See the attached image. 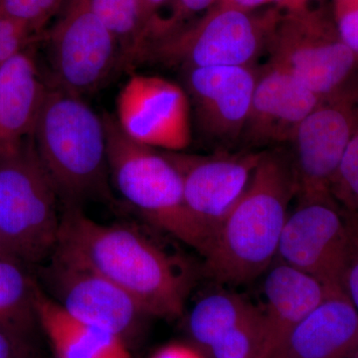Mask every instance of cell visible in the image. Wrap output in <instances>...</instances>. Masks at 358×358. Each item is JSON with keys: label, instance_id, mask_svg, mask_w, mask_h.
Returning a JSON list of instances; mask_svg holds the SVG:
<instances>
[{"label": "cell", "instance_id": "cell-7", "mask_svg": "<svg viewBox=\"0 0 358 358\" xmlns=\"http://www.w3.org/2000/svg\"><path fill=\"white\" fill-rule=\"evenodd\" d=\"M267 52L271 63L288 71L322 101L358 95V56L339 38L333 15L324 8L280 11Z\"/></svg>", "mask_w": 358, "mask_h": 358}, {"label": "cell", "instance_id": "cell-32", "mask_svg": "<svg viewBox=\"0 0 358 358\" xmlns=\"http://www.w3.org/2000/svg\"><path fill=\"white\" fill-rule=\"evenodd\" d=\"M152 358H203L189 346L173 343L160 348Z\"/></svg>", "mask_w": 358, "mask_h": 358}, {"label": "cell", "instance_id": "cell-2", "mask_svg": "<svg viewBox=\"0 0 358 358\" xmlns=\"http://www.w3.org/2000/svg\"><path fill=\"white\" fill-rule=\"evenodd\" d=\"M296 180L289 152L264 150L248 187L214 233L204 271L220 284L240 285L265 274L277 260Z\"/></svg>", "mask_w": 358, "mask_h": 358}, {"label": "cell", "instance_id": "cell-28", "mask_svg": "<svg viewBox=\"0 0 358 358\" xmlns=\"http://www.w3.org/2000/svg\"><path fill=\"white\" fill-rule=\"evenodd\" d=\"M348 248L341 289L358 313V217L346 214Z\"/></svg>", "mask_w": 358, "mask_h": 358}, {"label": "cell", "instance_id": "cell-23", "mask_svg": "<svg viewBox=\"0 0 358 358\" xmlns=\"http://www.w3.org/2000/svg\"><path fill=\"white\" fill-rule=\"evenodd\" d=\"M213 358H264L265 333L261 308L208 348Z\"/></svg>", "mask_w": 358, "mask_h": 358}, {"label": "cell", "instance_id": "cell-13", "mask_svg": "<svg viewBox=\"0 0 358 358\" xmlns=\"http://www.w3.org/2000/svg\"><path fill=\"white\" fill-rule=\"evenodd\" d=\"M50 258L45 277L53 300L75 320L124 338L148 317L126 292L103 275L55 256Z\"/></svg>", "mask_w": 358, "mask_h": 358}, {"label": "cell", "instance_id": "cell-10", "mask_svg": "<svg viewBox=\"0 0 358 358\" xmlns=\"http://www.w3.org/2000/svg\"><path fill=\"white\" fill-rule=\"evenodd\" d=\"M358 122V95L322 103L301 122L289 141L296 199L331 194V180Z\"/></svg>", "mask_w": 358, "mask_h": 358}, {"label": "cell", "instance_id": "cell-19", "mask_svg": "<svg viewBox=\"0 0 358 358\" xmlns=\"http://www.w3.org/2000/svg\"><path fill=\"white\" fill-rule=\"evenodd\" d=\"M36 315L57 358H131L124 338L75 320L40 289Z\"/></svg>", "mask_w": 358, "mask_h": 358}, {"label": "cell", "instance_id": "cell-33", "mask_svg": "<svg viewBox=\"0 0 358 358\" xmlns=\"http://www.w3.org/2000/svg\"><path fill=\"white\" fill-rule=\"evenodd\" d=\"M320 0H268L275 8L282 13H296L313 8V4Z\"/></svg>", "mask_w": 358, "mask_h": 358}, {"label": "cell", "instance_id": "cell-25", "mask_svg": "<svg viewBox=\"0 0 358 358\" xmlns=\"http://www.w3.org/2000/svg\"><path fill=\"white\" fill-rule=\"evenodd\" d=\"M219 0H169V15L150 21L143 33L141 45L166 37L192 22L197 14L205 13L217 4Z\"/></svg>", "mask_w": 358, "mask_h": 358}, {"label": "cell", "instance_id": "cell-27", "mask_svg": "<svg viewBox=\"0 0 358 358\" xmlns=\"http://www.w3.org/2000/svg\"><path fill=\"white\" fill-rule=\"evenodd\" d=\"M33 34L23 23L0 14V67L24 51Z\"/></svg>", "mask_w": 358, "mask_h": 358}, {"label": "cell", "instance_id": "cell-22", "mask_svg": "<svg viewBox=\"0 0 358 358\" xmlns=\"http://www.w3.org/2000/svg\"><path fill=\"white\" fill-rule=\"evenodd\" d=\"M92 6L117 39L121 63L134 62L141 33V0H92Z\"/></svg>", "mask_w": 358, "mask_h": 358}, {"label": "cell", "instance_id": "cell-9", "mask_svg": "<svg viewBox=\"0 0 358 358\" xmlns=\"http://www.w3.org/2000/svg\"><path fill=\"white\" fill-rule=\"evenodd\" d=\"M348 248L346 214L331 194L298 199L289 212L277 260L341 291Z\"/></svg>", "mask_w": 358, "mask_h": 358}, {"label": "cell", "instance_id": "cell-35", "mask_svg": "<svg viewBox=\"0 0 358 358\" xmlns=\"http://www.w3.org/2000/svg\"><path fill=\"white\" fill-rule=\"evenodd\" d=\"M2 255H11V253L8 251V249L6 248L3 240H2L1 236H0V256Z\"/></svg>", "mask_w": 358, "mask_h": 358}, {"label": "cell", "instance_id": "cell-31", "mask_svg": "<svg viewBox=\"0 0 358 358\" xmlns=\"http://www.w3.org/2000/svg\"><path fill=\"white\" fill-rule=\"evenodd\" d=\"M169 0H141V38L140 43H138V50H136V54H138V49H140L141 39H143V33H145V29L148 24H150V21L154 20L155 15L162 10V7L166 6L167 3H169ZM136 56H134V59H136Z\"/></svg>", "mask_w": 358, "mask_h": 358}, {"label": "cell", "instance_id": "cell-26", "mask_svg": "<svg viewBox=\"0 0 358 358\" xmlns=\"http://www.w3.org/2000/svg\"><path fill=\"white\" fill-rule=\"evenodd\" d=\"M67 0H0V14L39 32L60 13Z\"/></svg>", "mask_w": 358, "mask_h": 358}, {"label": "cell", "instance_id": "cell-21", "mask_svg": "<svg viewBox=\"0 0 358 358\" xmlns=\"http://www.w3.org/2000/svg\"><path fill=\"white\" fill-rule=\"evenodd\" d=\"M258 310L240 294L224 289L213 292L195 303L188 317V329L194 341L208 350Z\"/></svg>", "mask_w": 358, "mask_h": 358}, {"label": "cell", "instance_id": "cell-17", "mask_svg": "<svg viewBox=\"0 0 358 358\" xmlns=\"http://www.w3.org/2000/svg\"><path fill=\"white\" fill-rule=\"evenodd\" d=\"M265 274V306L261 308L265 333L264 358L322 301L341 292L279 260H275Z\"/></svg>", "mask_w": 358, "mask_h": 358}, {"label": "cell", "instance_id": "cell-14", "mask_svg": "<svg viewBox=\"0 0 358 358\" xmlns=\"http://www.w3.org/2000/svg\"><path fill=\"white\" fill-rule=\"evenodd\" d=\"M258 75L259 70L254 66L185 70V91L205 136L222 145L240 143Z\"/></svg>", "mask_w": 358, "mask_h": 358}, {"label": "cell", "instance_id": "cell-24", "mask_svg": "<svg viewBox=\"0 0 358 358\" xmlns=\"http://www.w3.org/2000/svg\"><path fill=\"white\" fill-rule=\"evenodd\" d=\"M329 192L345 214L358 217V122L331 180Z\"/></svg>", "mask_w": 358, "mask_h": 358}, {"label": "cell", "instance_id": "cell-18", "mask_svg": "<svg viewBox=\"0 0 358 358\" xmlns=\"http://www.w3.org/2000/svg\"><path fill=\"white\" fill-rule=\"evenodd\" d=\"M47 89L29 52L0 67V155L31 138Z\"/></svg>", "mask_w": 358, "mask_h": 358}, {"label": "cell", "instance_id": "cell-3", "mask_svg": "<svg viewBox=\"0 0 358 358\" xmlns=\"http://www.w3.org/2000/svg\"><path fill=\"white\" fill-rule=\"evenodd\" d=\"M32 141L65 206L108 196L105 124L82 96L55 85L48 87Z\"/></svg>", "mask_w": 358, "mask_h": 358}, {"label": "cell", "instance_id": "cell-6", "mask_svg": "<svg viewBox=\"0 0 358 358\" xmlns=\"http://www.w3.org/2000/svg\"><path fill=\"white\" fill-rule=\"evenodd\" d=\"M58 199L32 136L0 155V236L11 255L25 264L52 255L60 230Z\"/></svg>", "mask_w": 358, "mask_h": 358}, {"label": "cell", "instance_id": "cell-5", "mask_svg": "<svg viewBox=\"0 0 358 358\" xmlns=\"http://www.w3.org/2000/svg\"><path fill=\"white\" fill-rule=\"evenodd\" d=\"M279 9L261 13L215 4L196 20L162 38L148 42L138 58L183 71L213 66H254L267 51Z\"/></svg>", "mask_w": 358, "mask_h": 358}, {"label": "cell", "instance_id": "cell-11", "mask_svg": "<svg viewBox=\"0 0 358 358\" xmlns=\"http://www.w3.org/2000/svg\"><path fill=\"white\" fill-rule=\"evenodd\" d=\"M115 119L131 140L157 150L182 152L192 141L189 96L164 78H129L117 96Z\"/></svg>", "mask_w": 358, "mask_h": 358}, {"label": "cell", "instance_id": "cell-36", "mask_svg": "<svg viewBox=\"0 0 358 358\" xmlns=\"http://www.w3.org/2000/svg\"><path fill=\"white\" fill-rule=\"evenodd\" d=\"M352 358H358V352L355 353V357H353Z\"/></svg>", "mask_w": 358, "mask_h": 358}, {"label": "cell", "instance_id": "cell-34", "mask_svg": "<svg viewBox=\"0 0 358 358\" xmlns=\"http://www.w3.org/2000/svg\"><path fill=\"white\" fill-rule=\"evenodd\" d=\"M268 3V0H219L217 2V4L232 6L238 7V8L245 9V10H254L257 7Z\"/></svg>", "mask_w": 358, "mask_h": 358}, {"label": "cell", "instance_id": "cell-1", "mask_svg": "<svg viewBox=\"0 0 358 358\" xmlns=\"http://www.w3.org/2000/svg\"><path fill=\"white\" fill-rule=\"evenodd\" d=\"M51 256L91 268L114 282L148 317L176 319L185 310L187 274L136 228L96 222L80 206L67 205Z\"/></svg>", "mask_w": 358, "mask_h": 358}, {"label": "cell", "instance_id": "cell-4", "mask_svg": "<svg viewBox=\"0 0 358 358\" xmlns=\"http://www.w3.org/2000/svg\"><path fill=\"white\" fill-rule=\"evenodd\" d=\"M110 178L117 192L148 222L196 250L206 237L193 219L178 167L166 152L136 143L122 131L115 115H103Z\"/></svg>", "mask_w": 358, "mask_h": 358}, {"label": "cell", "instance_id": "cell-20", "mask_svg": "<svg viewBox=\"0 0 358 358\" xmlns=\"http://www.w3.org/2000/svg\"><path fill=\"white\" fill-rule=\"evenodd\" d=\"M24 265L13 255L0 256V326L27 336L37 322L39 288Z\"/></svg>", "mask_w": 358, "mask_h": 358}, {"label": "cell", "instance_id": "cell-29", "mask_svg": "<svg viewBox=\"0 0 358 358\" xmlns=\"http://www.w3.org/2000/svg\"><path fill=\"white\" fill-rule=\"evenodd\" d=\"M331 15L339 38L358 56V0H334Z\"/></svg>", "mask_w": 358, "mask_h": 358}, {"label": "cell", "instance_id": "cell-16", "mask_svg": "<svg viewBox=\"0 0 358 358\" xmlns=\"http://www.w3.org/2000/svg\"><path fill=\"white\" fill-rule=\"evenodd\" d=\"M357 352L358 313L338 292L296 324L266 358H352Z\"/></svg>", "mask_w": 358, "mask_h": 358}, {"label": "cell", "instance_id": "cell-15", "mask_svg": "<svg viewBox=\"0 0 358 358\" xmlns=\"http://www.w3.org/2000/svg\"><path fill=\"white\" fill-rule=\"evenodd\" d=\"M322 102L288 71L268 62L259 71L248 119L240 143L245 150L280 148Z\"/></svg>", "mask_w": 358, "mask_h": 358}, {"label": "cell", "instance_id": "cell-30", "mask_svg": "<svg viewBox=\"0 0 358 358\" xmlns=\"http://www.w3.org/2000/svg\"><path fill=\"white\" fill-rule=\"evenodd\" d=\"M0 358H31L25 334L0 326Z\"/></svg>", "mask_w": 358, "mask_h": 358}, {"label": "cell", "instance_id": "cell-8", "mask_svg": "<svg viewBox=\"0 0 358 358\" xmlns=\"http://www.w3.org/2000/svg\"><path fill=\"white\" fill-rule=\"evenodd\" d=\"M48 42L55 86L74 95L95 91L121 63L119 43L94 11L92 0H67Z\"/></svg>", "mask_w": 358, "mask_h": 358}, {"label": "cell", "instance_id": "cell-12", "mask_svg": "<svg viewBox=\"0 0 358 358\" xmlns=\"http://www.w3.org/2000/svg\"><path fill=\"white\" fill-rule=\"evenodd\" d=\"M263 152L244 150L206 157L166 152L181 174L186 204L207 246L248 187Z\"/></svg>", "mask_w": 358, "mask_h": 358}]
</instances>
